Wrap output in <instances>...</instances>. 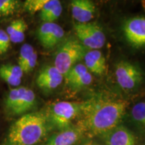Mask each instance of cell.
Returning a JSON list of instances; mask_svg holds the SVG:
<instances>
[{
  "mask_svg": "<svg viewBox=\"0 0 145 145\" xmlns=\"http://www.w3.org/2000/svg\"><path fill=\"white\" fill-rule=\"evenodd\" d=\"M127 106V101L121 100L83 104L84 116L79 122V128L91 136L107 134L118 126Z\"/></svg>",
  "mask_w": 145,
  "mask_h": 145,
  "instance_id": "cell-1",
  "label": "cell"
},
{
  "mask_svg": "<svg viewBox=\"0 0 145 145\" xmlns=\"http://www.w3.org/2000/svg\"><path fill=\"white\" fill-rule=\"evenodd\" d=\"M49 122L44 112L24 114L12 124L2 145H36L46 136Z\"/></svg>",
  "mask_w": 145,
  "mask_h": 145,
  "instance_id": "cell-2",
  "label": "cell"
},
{
  "mask_svg": "<svg viewBox=\"0 0 145 145\" xmlns=\"http://www.w3.org/2000/svg\"><path fill=\"white\" fill-rule=\"evenodd\" d=\"M86 53V48L79 41L71 39L60 46L55 54L54 65L64 76L77 62L83 59Z\"/></svg>",
  "mask_w": 145,
  "mask_h": 145,
  "instance_id": "cell-3",
  "label": "cell"
},
{
  "mask_svg": "<svg viewBox=\"0 0 145 145\" xmlns=\"http://www.w3.org/2000/svg\"><path fill=\"white\" fill-rule=\"evenodd\" d=\"M83 104L69 101H59L52 104L47 114L48 120L61 130L69 128L72 120L83 110Z\"/></svg>",
  "mask_w": 145,
  "mask_h": 145,
  "instance_id": "cell-4",
  "label": "cell"
},
{
  "mask_svg": "<svg viewBox=\"0 0 145 145\" xmlns=\"http://www.w3.org/2000/svg\"><path fill=\"white\" fill-rule=\"evenodd\" d=\"M115 73L118 85L126 90L137 89L142 86L145 81L142 70L128 61H120L118 63Z\"/></svg>",
  "mask_w": 145,
  "mask_h": 145,
  "instance_id": "cell-5",
  "label": "cell"
},
{
  "mask_svg": "<svg viewBox=\"0 0 145 145\" xmlns=\"http://www.w3.org/2000/svg\"><path fill=\"white\" fill-rule=\"evenodd\" d=\"M74 30L80 42L86 48L99 50L106 43V36L102 29L95 23H76Z\"/></svg>",
  "mask_w": 145,
  "mask_h": 145,
  "instance_id": "cell-6",
  "label": "cell"
},
{
  "mask_svg": "<svg viewBox=\"0 0 145 145\" xmlns=\"http://www.w3.org/2000/svg\"><path fill=\"white\" fill-rule=\"evenodd\" d=\"M123 31L132 47L138 50L145 48V16H135L127 20Z\"/></svg>",
  "mask_w": 145,
  "mask_h": 145,
  "instance_id": "cell-7",
  "label": "cell"
},
{
  "mask_svg": "<svg viewBox=\"0 0 145 145\" xmlns=\"http://www.w3.org/2000/svg\"><path fill=\"white\" fill-rule=\"evenodd\" d=\"M64 35L62 27L54 22L43 23L37 31L38 39L46 48H53L61 42Z\"/></svg>",
  "mask_w": 145,
  "mask_h": 145,
  "instance_id": "cell-8",
  "label": "cell"
},
{
  "mask_svg": "<svg viewBox=\"0 0 145 145\" xmlns=\"http://www.w3.org/2000/svg\"><path fill=\"white\" fill-rule=\"evenodd\" d=\"M63 76L54 66L44 67L36 78V84L42 89L50 91L56 89L63 81Z\"/></svg>",
  "mask_w": 145,
  "mask_h": 145,
  "instance_id": "cell-9",
  "label": "cell"
},
{
  "mask_svg": "<svg viewBox=\"0 0 145 145\" xmlns=\"http://www.w3.org/2000/svg\"><path fill=\"white\" fill-rule=\"evenodd\" d=\"M67 83L73 89H80L90 85L93 80L91 74L85 66L79 63L71 69L66 75Z\"/></svg>",
  "mask_w": 145,
  "mask_h": 145,
  "instance_id": "cell-10",
  "label": "cell"
},
{
  "mask_svg": "<svg viewBox=\"0 0 145 145\" xmlns=\"http://www.w3.org/2000/svg\"><path fill=\"white\" fill-rule=\"evenodd\" d=\"M72 16L77 23H88L93 18L95 5L89 0H74L71 3Z\"/></svg>",
  "mask_w": 145,
  "mask_h": 145,
  "instance_id": "cell-11",
  "label": "cell"
},
{
  "mask_svg": "<svg viewBox=\"0 0 145 145\" xmlns=\"http://www.w3.org/2000/svg\"><path fill=\"white\" fill-rule=\"evenodd\" d=\"M106 145H135V137L128 128L117 126L106 134Z\"/></svg>",
  "mask_w": 145,
  "mask_h": 145,
  "instance_id": "cell-12",
  "label": "cell"
},
{
  "mask_svg": "<svg viewBox=\"0 0 145 145\" xmlns=\"http://www.w3.org/2000/svg\"><path fill=\"white\" fill-rule=\"evenodd\" d=\"M81 135V130L79 128H68L51 136L44 145H74Z\"/></svg>",
  "mask_w": 145,
  "mask_h": 145,
  "instance_id": "cell-13",
  "label": "cell"
},
{
  "mask_svg": "<svg viewBox=\"0 0 145 145\" xmlns=\"http://www.w3.org/2000/svg\"><path fill=\"white\" fill-rule=\"evenodd\" d=\"M85 66L89 71L95 75H102L106 68L104 56L99 50H91L86 52L84 57Z\"/></svg>",
  "mask_w": 145,
  "mask_h": 145,
  "instance_id": "cell-14",
  "label": "cell"
},
{
  "mask_svg": "<svg viewBox=\"0 0 145 145\" xmlns=\"http://www.w3.org/2000/svg\"><path fill=\"white\" fill-rule=\"evenodd\" d=\"M35 104V93L32 89L26 88L20 99L18 101L17 106L11 114L16 116L24 115L34 108Z\"/></svg>",
  "mask_w": 145,
  "mask_h": 145,
  "instance_id": "cell-15",
  "label": "cell"
},
{
  "mask_svg": "<svg viewBox=\"0 0 145 145\" xmlns=\"http://www.w3.org/2000/svg\"><path fill=\"white\" fill-rule=\"evenodd\" d=\"M63 7L58 0H48L40 12V17L44 23L54 22L61 15Z\"/></svg>",
  "mask_w": 145,
  "mask_h": 145,
  "instance_id": "cell-16",
  "label": "cell"
},
{
  "mask_svg": "<svg viewBox=\"0 0 145 145\" xmlns=\"http://www.w3.org/2000/svg\"><path fill=\"white\" fill-rule=\"evenodd\" d=\"M28 26L23 19H18L12 21L7 27L6 32L12 42L18 44L24 40L25 32Z\"/></svg>",
  "mask_w": 145,
  "mask_h": 145,
  "instance_id": "cell-17",
  "label": "cell"
},
{
  "mask_svg": "<svg viewBox=\"0 0 145 145\" xmlns=\"http://www.w3.org/2000/svg\"><path fill=\"white\" fill-rule=\"evenodd\" d=\"M25 87H20L11 89L5 99V108L11 114L14 109L17 106L18 101L24 91Z\"/></svg>",
  "mask_w": 145,
  "mask_h": 145,
  "instance_id": "cell-18",
  "label": "cell"
},
{
  "mask_svg": "<svg viewBox=\"0 0 145 145\" xmlns=\"http://www.w3.org/2000/svg\"><path fill=\"white\" fill-rule=\"evenodd\" d=\"M132 118L139 126L145 129V100L134 105L131 110Z\"/></svg>",
  "mask_w": 145,
  "mask_h": 145,
  "instance_id": "cell-19",
  "label": "cell"
},
{
  "mask_svg": "<svg viewBox=\"0 0 145 145\" xmlns=\"http://www.w3.org/2000/svg\"><path fill=\"white\" fill-rule=\"evenodd\" d=\"M20 2L16 0H0V16L12 15L19 7Z\"/></svg>",
  "mask_w": 145,
  "mask_h": 145,
  "instance_id": "cell-20",
  "label": "cell"
},
{
  "mask_svg": "<svg viewBox=\"0 0 145 145\" xmlns=\"http://www.w3.org/2000/svg\"><path fill=\"white\" fill-rule=\"evenodd\" d=\"M0 78L11 86L18 87L20 84L22 79L18 78L11 74L5 67L4 65L0 67Z\"/></svg>",
  "mask_w": 145,
  "mask_h": 145,
  "instance_id": "cell-21",
  "label": "cell"
},
{
  "mask_svg": "<svg viewBox=\"0 0 145 145\" xmlns=\"http://www.w3.org/2000/svg\"><path fill=\"white\" fill-rule=\"evenodd\" d=\"M35 52L34 47L30 44H24L22 46L20 50L19 57H18V65L22 68L26 61Z\"/></svg>",
  "mask_w": 145,
  "mask_h": 145,
  "instance_id": "cell-22",
  "label": "cell"
},
{
  "mask_svg": "<svg viewBox=\"0 0 145 145\" xmlns=\"http://www.w3.org/2000/svg\"><path fill=\"white\" fill-rule=\"evenodd\" d=\"M48 0H27L24 2V8L31 14L40 12Z\"/></svg>",
  "mask_w": 145,
  "mask_h": 145,
  "instance_id": "cell-23",
  "label": "cell"
},
{
  "mask_svg": "<svg viewBox=\"0 0 145 145\" xmlns=\"http://www.w3.org/2000/svg\"><path fill=\"white\" fill-rule=\"evenodd\" d=\"M10 39L6 31L0 29V54L8 51L10 44Z\"/></svg>",
  "mask_w": 145,
  "mask_h": 145,
  "instance_id": "cell-24",
  "label": "cell"
},
{
  "mask_svg": "<svg viewBox=\"0 0 145 145\" xmlns=\"http://www.w3.org/2000/svg\"><path fill=\"white\" fill-rule=\"evenodd\" d=\"M38 59V54L36 51L34 52L33 54L30 57L26 63L23 65V67L21 69H22L24 73H28L32 71L34 69V67H36V63H37Z\"/></svg>",
  "mask_w": 145,
  "mask_h": 145,
  "instance_id": "cell-25",
  "label": "cell"
},
{
  "mask_svg": "<svg viewBox=\"0 0 145 145\" xmlns=\"http://www.w3.org/2000/svg\"><path fill=\"white\" fill-rule=\"evenodd\" d=\"M5 67L8 69L9 72H10L11 74L15 76V77L20 78V79H22L23 77L24 72L20 67L19 65H11V64H8V65H4Z\"/></svg>",
  "mask_w": 145,
  "mask_h": 145,
  "instance_id": "cell-26",
  "label": "cell"
},
{
  "mask_svg": "<svg viewBox=\"0 0 145 145\" xmlns=\"http://www.w3.org/2000/svg\"><path fill=\"white\" fill-rule=\"evenodd\" d=\"M83 145H99V144H97V143L93 142H87L86 144H84Z\"/></svg>",
  "mask_w": 145,
  "mask_h": 145,
  "instance_id": "cell-27",
  "label": "cell"
}]
</instances>
